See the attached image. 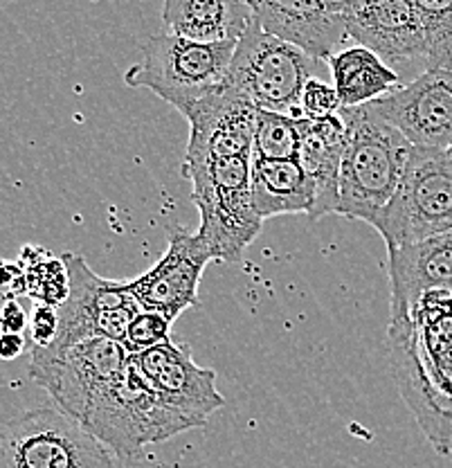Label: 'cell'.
<instances>
[{
  "label": "cell",
  "mask_w": 452,
  "mask_h": 468,
  "mask_svg": "<svg viewBox=\"0 0 452 468\" xmlns=\"http://www.w3.org/2000/svg\"><path fill=\"white\" fill-rule=\"evenodd\" d=\"M340 117L347 124V138L340 163V203L335 214L372 226L398 189L412 144L367 104L340 109Z\"/></svg>",
  "instance_id": "obj_1"
},
{
  "label": "cell",
  "mask_w": 452,
  "mask_h": 468,
  "mask_svg": "<svg viewBox=\"0 0 452 468\" xmlns=\"http://www.w3.org/2000/svg\"><path fill=\"white\" fill-rule=\"evenodd\" d=\"M252 155L183 163L192 183V203L201 214L196 234L207 243L214 261L237 263L261 232V218L252 203Z\"/></svg>",
  "instance_id": "obj_2"
},
{
  "label": "cell",
  "mask_w": 452,
  "mask_h": 468,
  "mask_svg": "<svg viewBox=\"0 0 452 468\" xmlns=\"http://www.w3.org/2000/svg\"><path fill=\"white\" fill-rule=\"evenodd\" d=\"M81 426L118 460L131 462L142 457L151 443L194 431L198 423L169 406L129 360L124 374L95 399Z\"/></svg>",
  "instance_id": "obj_3"
},
{
  "label": "cell",
  "mask_w": 452,
  "mask_h": 468,
  "mask_svg": "<svg viewBox=\"0 0 452 468\" xmlns=\"http://www.w3.org/2000/svg\"><path fill=\"white\" fill-rule=\"evenodd\" d=\"M235 48L237 41L203 43L173 32L158 34L144 43L142 58L126 70L124 81L131 88H149L184 115L226 84Z\"/></svg>",
  "instance_id": "obj_4"
},
{
  "label": "cell",
  "mask_w": 452,
  "mask_h": 468,
  "mask_svg": "<svg viewBox=\"0 0 452 468\" xmlns=\"http://www.w3.org/2000/svg\"><path fill=\"white\" fill-rule=\"evenodd\" d=\"M372 228L387 248L452 230V158L444 149L412 144L398 189Z\"/></svg>",
  "instance_id": "obj_5"
},
{
  "label": "cell",
  "mask_w": 452,
  "mask_h": 468,
  "mask_svg": "<svg viewBox=\"0 0 452 468\" xmlns=\"http://www.w3.org/2000/svg\"><path fill=\"white\" fill-rule=\"evenodd\" d=\"M0 468H118V457L66 412L37 408L0 428Z\"/></svg>",
  "instance_id": "obj_6"
},
{
  "label": "cell",
  "mask_w": 452,
  "mask_h": 468,
  "mask_svg": "<svg viewBox=\"0 0 452 468\" xmlns=\"http://www.w3.org/2000/svg\"><path fill=\"white\" fill-rule=\"evenodd\" d=\"M315 68L318 58L270 37L252 21L237 41L226 84L243 92L257 109L290 115Z\"/></svg>",
  "instance_id": "obj_7"
},
{
  "label": "cell",
  "mask_w": 452,
  "mask_h": 468,
  "mask_svg": "<svg viewBox=\"0 0 452 468\" xmlns=\"http://www.w3.org/2000/svg\"><path fill=\"white\" fill-rule=\"evenodd\" d=\"M129 360L131 354L121 343L90 338L59 354L32 347L27 372L55 399L61 412L81 423L95 399L124 374Z\"/></svg>",
  "instance_id": "obj_8"
},
{
  "label": "cell",
  "mask_w": 452,
  "mask_h": 468,
  "mask_svg": "<svg viewBox=\"0 0 452 468\" xmlns=\"http://www.w3.org/2000/svg\"><path fill=\"white\" fill-rule=\"evenodd\" d=\"M63 263L70 275V292L59 306V331L52 345L41 347L52 354L90 338H109L124 345L129 326L142 311L126 282L104 280L77 252H63Z\"/></svg>",
  "instance_id": "obj_9"
},
{
  "label": "cell",
  "mask_w": 452,
  "mask_h": 468,
  "mask_svg": "<svg viewBox=\"0 0 452 468\" xmlns=\"http://www.w3.org/2000/svg\"><path fill=\"white\" fill-rule=\"evenodd\" d=\"M167 234V252L144 275L126 282V289L144 311H155L173 322L189 306L198 304L203 272L214 257L196 232H189L178 223H172Z\"/></svg>",
  "instance_id": "obj_10"
},
{
  "label": "cell",
  "mask_w": 452,
  "mask_h": 468,
  "mask_svg": "<svg viewBox=\"0 0 452 468\" xmlns=\"http://www.w3.org/2000/svg\"><path fill=\"white\" fill-rule=\"evenodd\" d=\"M367 106L410 144L444 151L452 144V70L421 72L410 84Z\"/></svg>",
  "instance_id": "obj_11"
},
{
  "label": "cell",
  "mask_w": 452,
  "mask_h": 468,
  "mask_svg": "<svg viewBox=\"0 0 452 468\" xmlns=\"http://www.w3.org/2000/svg\"><path fill=\"white\" fill-rule=\"evenodd\" d=\"M151 388L172 408L203 428L226 399L216 388V372L194 363L187 345L173 340L131 356Z\"/></svg>",
  "instance_id": "obj_12"
},
{
  "label": "cell",
  "mask_w": 452,
  "mask_h": 468,
  "mask_svg": "<svg viewBox=\"0 0 452 468\" xmlns=\"http://www.w3.org/2000/svg\"><path fill=\"white\" fill-rule=\"evenodd\" d=\"M257 106L232 86L223 84L183 117L189 122V140L183 163L252 155Z\"/></svg>",
  "instance_id": "obj_13"
},
{
  "label": "cell",
  "mask_w": 452,
  "mask_h": 468,
  "mask_svg": "<svg viewBox=\"0 0 452 468\" xmlns=\"http://www.w3.org/2000/svg\"><path fill=\"white\" fill-rule=\"evenodd\" d=\"M390 275V324L387 331H401L415 324L412 314L426 292L452 291V230L387 248Z\"/></svg>",
  "instance_id": "obj_14"
},
{
  "label": "cell",
  "mask_w": 452,
  "mask_h": 468,
  "mask_svg": "<svg viewBox=\"0 0 452 468\" xmlns=\"http://www.w3.org/2000/svg\"><path fill=\"white\" fill-rule=\"evenodd\" d=\"M252 21L266 34L300 48L318 61H329L352 41L344 12L322 0H247Z\"/></svg>",
  "instance_id": "obj_15"
},
{
  "label": "cell",
  "mask_w": 452,
  "mask_h": 468,
  "mask_svg": "<svg viewBox=\"0 0 452 468\" xmlns=\"http://www.w3.org/2000/svg\"><path fill=\"white\" fill-rule=\"evenodd\" d=\"M344 18L352 41L387 66L416 58L426 63V37L412 0H347Z\"/></svg>",
  "instance_id": "obj_16"
},
{
  "label": "cell",
  "mask_w": 452,
  "mask_h": 468,
  "mask_svg": "<svg viewBox=\"0 0 452 468\" xmlns=\"http://www.w3.org/2000/svg\"><path fill=\"white\" fill-rule=\"evenodd\" d=\"M392 369L403 401L416 417V423L439 455L452 457V412L435 389L416 354L415 326L387 334Z\"/></svg>",
  "instance_id": "obj_17"
},
{
  "label": "cell",
  "mask_w": 452,
  "mask_h": 468,
  "mask_svg": "<svg viewBox=\"0 0 452 468\" xmlns=\"http://www.w3.org/2000/svg\"><path fill=\"white\" fill-rule=\"evenodd\" d=\"M300 151L298 163L315 187V205L309 214L310 221H320L327 214L338 212L340 203V163H342L347 124L342 117L306 120L298 117Z\"/></svg>",
  "instance_id": "obj_18"
},
{
  "label": "cell",
  "mask_w": 452,
  "mask_h": 468,
  "mask_svg": "<svg viewBox=\"0 0 452 468\" xmlns=\"http://www.w3.org/2000/svg\"><path fill=\"white\" fill-rule=\"evenodd\" d=\"M169 32L203 43L239 41L252 23L247 0H164Z\"/></svg>",
  "instance_id": "obj_19"
},
{
  "label": "cell",
  "mask_w": 452,
  "mask_h": 468,
  "mask_svg": "<svg viewBox=\"0 0 452 468\" xmlns=\"http://www.w3.org/2000/svg\"><path fill=\"white\" fill-rule=\"evenodd\" d=\"M252 203L261 221L284 214H310L315 187L298 160H266L252 155Z\"/></svg>",
  "instance_id": "obj_20"
},
{
  "label": "cell",
  "mask_w": 452,
  "mask_h": 468,
  "mask_svg": "<svg viewBox=\"0 0 452 468\" xmlns=\"http://www.w3.org/2000/svg\"><path fill=\"white\" fill-rule=\"evenodd\" d=\"M338 92L340 109H356L390 95L403 86L401 75L376 52L363 46H347L327 61Z\"/></svg>",
  "instance_id": "obj_21"
},
{
  "label": "cell",
  "mask_w": 452,
  "mask_h": 468,
  "mask_svg": "<svg viewBox=\"0 0 452 468\" xmlns=\"http://www.w3.org/2000/svg\"><path fill=\"white\" fill-rule=\"evenodd\" d=\"M412 320L423 369L448 408L452 401V314L444 304V291L426 292Z\"/></svg>",
  "instance_id": "obj_22"
},
{
  "label": "cell",
  "mask_w": 452,
  "mask_h": 468,
  "mask_svg": "<svg viewBox=\"0 0 452 468\" xmlns=\"http://www.w3.org/2000/svg\"><path fill=\"white\" fill-rule=\"evenodd\" d=\"M21 263L27 280L26 295L34 297V302L59 309L70 292V275L61 257H50L47 250L26 246Z\"/></svg>",
  "instance_id": "obj_23"
},
{
  "label": "cell",
  "mask_w": 452,
  "mask_h": 468,
  "mask_svg": "<svg viewBox=\"0 0 452 468\" xmlns=\"http://www.w3.org/2000/svg\"><path fill=\"white\" fill-rule=\"evenodd\" d=\"M300 151L298 117L289 113L257 111L252 155L266 160H295Z\"/></svg>",
  "instance_id": "obj_24"
},
{
  "label": "cell",
  "mask_w": 452,
  "mask_h": 468,
  "mask_svg": "<svg viewBox=\"0 0 452 468\" xmlns=\"http://www.w3.org/2000/svg\"><path fill=\"white\" fill-rule=\"evenodd\" d=\"M426 37V70H448L452 46V0H412Z\"/></svg>",
  "instance_id": "obj_25"
},
{
  "label": "cell",
  "mask_w": 452,
  "mask_h": 468,
  "mask_svg": "<svg viewBox=\"0 0 452 468\" xmlns=\"http://www.w3.org/2000/svg\"><path fill=\"white\" fill-rule=\"evenodd\" d=\"M172 324L173 322H169L163 314L142 309L129 326V334H126L124 340L126 351L133 356L140 354V351L158 347L163 343H169L172 340Z\"/></svg>",
  "instance_id": "obj_26"
},
{
  "label": "cell",
  "mask_w": 452,
  "mask_h": 468,
  "mask_svg": "<svg viewBox=\"0 0 452 468\" xmlns=\"http://www.w3.org/2000/svg\"><path fill=\"white\" fill-rule=\"evenodd\" d=\"M300 111L301 117H306V120H327V117L338 115V92H335V88L331 84L313 77V80L304 86V90H301Z\"/></svg>",
  "instance_id": "obj_27"
},
{
  "label": "cell",
  "mask_w": 452,
  "mask_h": 468,
  "mask_svg": "<svg viewBox=\"0 0 452 468\" xmlns=\"http://www.w3.org/2000/svg\"><path fill=\"white\" fill-rule=\"evenodd\" d=\"M27 331H30L32 347H47V345H52V340L57 338V331H59V311L55 306L37 302L32 309Z\"/></svg>",
  "instance_id": "obj_28"
},
{
  "label": "cell",
  "mask_w": 452,
  "mask_h": 468,
  "mask_svg": "<svg viewBox=\"0 0 452 468\" xmlns=\"http://www.w3.org/2000/svg\"><path fill=\"white\" fill-rule=\"evenodd\" d=\"M30 326V315L23 309L21 302L14 295L5 297L3 306H0V331L5 334H23Z\"/></svg>",
  "instance_id": "obj_29"
},
{
  "label": "cell",
  "mask_w": 452,
  "mask_h": 468,
  "mask_svg": "<svg viewBox=\"0 0 452 468\" xmlns=\"http://www.w3.org/2000/svg\"><path fill=\"white\" fill-rule=\"evenodd\" d=\"M0 291L9 292V295H23V292H27L26 268H23V263L0 261Z\"/></svg>",
  "instance_id": "obj_30"
},
{
  "label": "cell",
  "mask_w": 452,
  "mask_h": 468,
  "mask_svg": "<svg viewBox=\"0 0 452 468\" xmlns=\"http://www.w3.org/2000/svg\"><path fill=\"white\" fill-rule=\"evenodd\" d=\"M27 347L23 334H5L0 331V360H16Z\"/></svg>",
  "instance_id": "obj_31"
},
{
  "label": "cell",
  "mask_w": 452,
  "mask_h": 468,
  "mask_svg": "<svg viewBox=\"0 0 452 468\" xmlns=\"http://www.w3.org/2000/svg\"><path fill=\"white\" fill-rule=\"evenodd\" d=\"M322 3H327L329 7L335 9V12H344V9H347V0H322Z\"/></svg>",
  "instance_id": "obj_32"
},
{
  "label": "cell",
  "mask_w": 452,
  "mask_h": 468,
  "mask_svg": "<svg viewBox=\"0 0 452 468\" xmlns=\"http://www.w3.org/2000/svg\"><path fill=\"white\" fill-rule=\"evenodd\" d=\"M444 304H446V309L452 314V291H444Z\"/></svg>",
  "instance_id": "obj_33"
},
{
  "label": "cell",
  "mask_w": 452,
  "mask_h": 468,
  "mask_svg": "<svg viewBox=\"0 0 452 468\" xmlns=\"http://www.w3.org/2000/svg\"><path fill=\"white\" fill-rule=\"evenodd\" d=\"M448 70H452V46H450V63H448Z\"/></svg>",
  "instance_id": "obj_34"
},
{
  "label": "cell",
  "mask_w": 452,
  "mask_h": 468,
  "mask_svg": "<svg viewBox=\"0 0 452 468\" xmlns=\"http://www.w3.org/2000/svg\"><path fill=\"white\" fill-rule=\"evenodd\" d=\"M448 155H450V158H452V144L448 146Z\"/></svg>",
  "instance_id": "obj_35"
},
{
  "label": "cell",
  "mask_w": 452,
  "mask_h": 468,
  "mask_svg": "<svg viewBox=\"0 0 452 468\" xmlns=\"http://www.w3.org/2000/svg\"><path fill=\"white\" fill-rule=\"evenodd\" d=\"M448 410H450V412H452V401H450V406H448Z\"/></svg>",
  "instance_id": "obj_36"
}]
</instances>
